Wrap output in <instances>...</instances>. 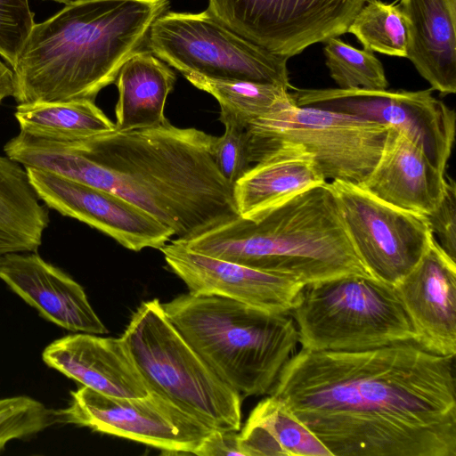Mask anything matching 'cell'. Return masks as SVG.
Returning a JSON list of instances; mask_svg holds the SVG:
<instances>
[{
  "mask_svg": "<svg viewBox=\"0 0 456 456\" xmlns=\"http://www.w3.org/2000/svg\"><path fill=\"white\" fill-rule=\"evenodd\" d=\"M324 43L325 63L338 88H387L388 82L383 65L372 52L354 48L338 37H331Z\"/></svg>",
  "mask_w": 456,
  "mask_h": 456,
  "instance_id": "28",
  "label": "cell"
},
{
  "mask_svg": "<svg viewBox=\"0 0 456 456\" xmlns=\"http://www.w3.org/2000/svg\"><path fill=\"white\" fill-rule=\"evenodd\" d=\"M169 0H75L35 23L12 67L18 104L89 100L146 48Z\"/></svg>",
  "mask_w": 456,
  "mask_h": 456,
  "instance_id": "3",
  "label": "cell"
},
{
  "mask_svg": "<svg viewBox=\"0 0 456 456\" xmlns=\"http://www.w3.org/2000/svg\"><path fill=\"white\" fill-rule=\"evenodd\" d=\"M325 183L312 153L301 144L281 142L233 184V198L239 216L253 220Z\"/></svg>",
  "mask_w": 456,
  "mask_h": 456,
  "instance_id": "20",
  "label": "cell"
},
{
  "mask_svg": "<svg viewBox=\"0 0 456 456\" xmlns=\"http://www.w3.org/2000/svg\"><path fill=\"white\" fill-rule=\"evenodd\" d=\"M289 314L308 350L359 351L415 338L395 287L370 275L305 285Z\"/></svg>",
  "mask_w": 456,
  "mask_h": 456,
  "instance_id": "6",
  "label": "cell"
},
{
  "mask_svg": "<svg viewBox=\"0 0 456 456\" xmlns=\"http://www.w3.org/2000/svg\"><path fill=\"white\" fill-rule=\"evenodd\" d=\"M56 422L53 411L27 395L0 399V452L15 439H26Z\"/></svg>",
  "mask_w": 456,
  "mask_h": 456,
  "instance_id": "29",
  "label": "cell"
},
{
  "mask_svg": "<svg viewBox=\"0 0 456 456\" xmlns=\"http://www.w3.org/2000/svg\"><path fill=\"white\" fill-rule=\"evenodd\" d=\"M0 279L47 321L72 332L106 334L83 287L35 252L0 260Z\"/></svg>",
  "mask_w": 456,
  "mask_h": 456,
  "instance_id": "17",
  "label": "cell"
},
{
  "mask_svg": "<svg viewBox=\"0 0 456 456\" xmlns=\"http://www.w3.org/2000/svg\"><path fill=\"white\" fill-rule=\"evenodd\" d=\"M223 124L224 133L214 142V159L221 175L233 185L252 162L246 129L230 121Z\"/></svg>",
  "mask_w": 456,
  "mask_h": 456,
  "instance_id": "31",
  "label": "cell"
},
{
  "mask_svg": "<svg viewBox=\"0 0 456 456\" xmlns=\"http://www.w3.org/2000/svg\"><path fill=\"white\" fill-rule=\"evenodd\" d=\"M394 287L411 322L414 341L438 354H456V261L435 237Z\"/></svg>",
  "mask_w": 456,
  "mask_h": 456,
  "instance_id": "16",
  "label": "cell"
},
{
  "mask_svg": "<svg viewBox=\"0 0 456 456\" xmlns=\"http://www.w3.org/2000/svg\"><path fill=\"white\" fill-rule=\"evenodd\" d=\"M406 57L432 90L456 93V0H399Z\"/></svg>",
  "mask_w": 456,
  "mask_h": 456,
  "instance_id": "21",
  "label": "cell"
},
{
  "mask_svg": "<svg viewBox=\"0 0 456 456\" xmlns=\"http://www.w3.org/2000/svg\"><path fill=\"white\" fill-rule=\"evenodd\" d=\"M146 48L183 76L291 86L288 58L244 38L206 10L167 11L151 25Z\"/></svg>",
  "mask_w": 456,
  "mask_h": 456,
  "instance_id": "9",
  "label": "cell"
},
{
  "mask_svg": "<svg viewBox=\"0 0 456 456\" xmlns=\"http://www.w3.org/2000/svg\"><path fill=\"white\" fill-rule=\"evenodd\" d=\"M35 23L28 0H0V56L11 68Z\"/></svg>",
  "mask_w": 456,
  "mask_h": 456,
  "instance_id": "30",
  "label": "cell"
},
{
  "mask_svg": "<svg viewBox=\"0 0 456 456\" xmlns=\"http://www.w3.org/2000/svg\"><path fill=\"white\" fill-rule=\"evenodd\" d=\"M121 338L149 389L216 429L240 430L242 396L187 343L158 298L141 303Z\"/></svg>",
  "mask_w": 456,
  "mask_h": 456,
  "instance_id": "7",
  "label": "cell"
},
{
  "mask_svg": "<svg viewBox=\"0 0 456 456\" xmlns=\"http://www.w3.org/2000/svg\"><path fill=\"white\" fill-rule=\"evenodd\" d=\"M455 355L414 340L359 351L301 348L268 395L331 456H456Z\"/></svg>",
  "mask_w": 456,
  "mask_h": 456,
  "instance_id": "1",
  "label": "cell"
},
{
  "mask_svg": "<svg viewBox=\"0 0 456 456\" xmlns=\"http://www.w3.org/2000/svg\"><path fill=\"white\" fill-rule=\"evenodd\" d=\"M364 50L406 57L407 27L403 14L395 4L369 0L347 28Z\"/></svg>",
  "mask_w": 456,
  "mask_h": 456,
  "instance_id": "27",
  "label": "cell"
},
{
  "mask_svg": "<svg viewBox=\"0 0 456 456\" xmlns=\"http://www.w3.org/2000/svg\"><path fill=\"white\" fill-rule=\"evenodd\" d=\"M388 128L355 115L295 104L254 121L246 133L252 163L279 142H295L313 154L327 182L360 185L375 167Z\"/></svg>",
  "mask_w": 456,
  "mask_h": 456,
  "instance_id": "8",
  "label": "cell"
},
{
  "mask_svg": "<svg viewBox=\"0 0 456 456\" xmlns=\"http://www.w3.org/2000/svg\"><path fill=\"white\" fill-rule=\"evenodd\" d=\"M330 184L354 248L370 274L395 286L419 263L434 238L424 215L406 211L360 185Z\"/></svg>",
  "mask_w": 456,
  "mask_h": 456,
  "instance_id": "13",
  "label": "cell"
},
{
  "mask_svg": "<svg viewBox=\"0 0 456 456\" xmlns=\"http://www.w3.org/2000/svg\"><path fill=\"white\" fill-rule=\"evenodd\" d=\"M297 106H311L355 115L394 127L423 150L445 172L455 139L456 116L432 89H303L290 86Z\"/></svg>",
  "mask_w": 456,
  "mask_h": 456,
  "instance_id": "12",
  "label": "cell"
},
{
  "mask_svg": "<svg viewBox=\"0 0 456 456\" xmlns=\"http://www.w3.org/2000/svg\"><path fill=\"white\" fill-rule=\"evenodd\" d=\"M175 79L169 66L147 48L132 55L123 64L114 82L118 91L115 128L134 130L168 121L164 110Z\"/></svg>",
  "mask_w": 456,
  "mask_h": 456,
  "instance_id": "22",
  "label": "cell"
},
{
  "mask_svg": "<svg viewBox=\"0 0 456 456\" xmlns=\"http://www.w3.org/2000/svg\"><path fill=\"white\" fill-rule=\"evenodd\" d=\"M56 422L126 438L166 453L193 454L215 431L165 395L116 397L81 386L68 406L54 411Z\"/></svg>",
  "mask_w": 456,
  "mask_h": 456,
  "instance_id": "10",
  "label": "cell"
},
{
  "mask_svg": "<svg viewBox=\"0 0 456 456\" xmlns=\"http://www.w3.org/2000/svg\"><path fill=\"white\" fill-rule=\"evenodd\" d=\"M425 216L440 247L456 261V185L452 177L446 176L442 199Z\"/></svg>",
  "mask_w": 456,
  "mask_h": 456,
  "instance_id": "32",
  "label": "cell"
},
{
  "mask_svg": "<svg viewBox=\"0 0 456 456\" xmlns=\"http://www.w3.org/2000/svg\"><path fill=\"white\" fill-rule=\"evenodd\" d=\"M190 249L282 275L301 284L370 275L348 234L329 182L256 219L240 216L188 240Z\"/></svg>",
  "mask_w": 456,
  "mask_h": 456,
  "instance_id": "4",
  "label": "cell"
},
{
  "mask_svg": "<svg viewBox=\"0 0 456 456\" xmlns=\"http://www.w3.org/2000/svg\"><path fill=\"white\" fill-rule=\"evenodd\" d=\"M13 94L14 78L12 69L0 61V103L4 98L13 96Z\"/></svg>",
  "mask_w": 456,
  "mask_h": 456,
  "instance_id": "35",
  "label": "cell"
},
{
  "mask_svg": "<svg viewBox=\"0 0 456 456\" xmlns=\"http://www.w3.org/2000/svg\"><path fill=\"white\" fill-rule=\"evenodd\" d=\"M238 441L242 456H331L284 403L271 395L252 410Z\"/></svg>",
  "mask_w": 456,
  "mask_h": 456,
  "instance_id": "23",
  "label": "cell"
},
{
  "mask_svg": "<svg viewBox=\"0 0 456 456\" xmlns=\"http://www.w3.org/2000/svg\"><path fill=\"white\" fill-rule=\"evenodd\" d=\"M42 359L67 378L106 395L143 397L150 392L122 338L77 332L50 343Z\"/></svg>",
  "mask_w": 456,
  "mask_h": 456,
  "instance_id": "18",
  "label": "cell"
},
{
  "mask_svg": "<svg viewBox=\"0 0 456 456\" xmlns=\"http://www.w3.org/2000/svg\"><path fill=\"white\" fill-rule=\"evenodd\" d=\"M445 185V172L438 169L407 135L394 127L388 128L375 167L360 184L392 206L424 216L439 203Z\"/></svg>",
  "mask_w": 456,
  "mask_h": 456,
  "instance_id": "19",
  "label": "cell"
},
{
  "mask_svg": "<svg viewBox=\"0 0 456 456\" xmlns=\"http://www.w3.org/2000/svg\"><path fill=\"white\" fill-rule=\"evenodd\" d=\"M162 307L194 351L241 396L269 394L298 344L289 314L191 293L162 303Z\"/></svg>",
  "mask_w": 456,
  "mask_h": 456,
  "instance_id": "5",
  "label": "cell"
},
{
  "mask_svg": "<svg viewBox=\"0 0 456 456\" xmlns=\"http://www.w3.org/2000/svg\"><path fill=\"white\" fill-rule=\"evenodd\" d=\"M19 252H33L22 241L0 231V260L6 255Z\"/></svg>",
  "mask_w": 456,
  "mask_h": 456,
  "instance_id": "34",
  "label": "cell"
},
{
  "mask_svg": "<svg viewBox=\"0 0 456 456\" xmlns=\"http://www.w3.org/2000/svg\"><path fill=\"white\" fill-rule=\"evenodd\" d=\"M159 250L192 295L219 296L267 312L289 314L304 288L289 277L198 253L176 239Z\"/></svg>",
  "mask_w": 456,
  "mask_h": 456,
  "instance_id": "15",
  "label": "cell"
},
{
  "mask_svg": "<svg viewBox=\"0 0 456 456\" xmlns=\"http://www.w3.org/2000/svg\"><path fill=\"white\" fill-rule=\"evenodd\" d=\"M20 131L51 139L88 137L115 129L105 113L89 100L18 104Z\"/></svg>",
  "mask_w": 456,
  "mask_h": 456,
  "instance_id": "26",
  "label": "cell"
},
{
  "mask_svg": "<svg viewBox=\"0 0 456 456\" xmlns=\"http://www.w3.org/2000/svg\"><path fill=\"white\" fill-rule=\"evenodd\" d=\"M239 431L215 430L201 444L195 455H241L239 447Z\"/></svg>",
  "mask_w": 456,
  "mask_h": 456,
  "instance_id": "33",
  "label": "cell"
},
{
  "mask_svg": "<svg viewBox=\"0 0 456 456\" xmlns=\"http://www.w3.org/2000/svg\"><path fill=\"white\" fill-rule=\"evenodd\" d=\"M50 1L57 2L60 4H68L75 0H50Z\"/></svg>",
  "mask_w": 456,
  "mask_h": 456,
  "instance_id": "36",
  "label": "cell"
},
{
  "mask_svg": "<svg viewBox=\"0 0 456 456\" xmlns=\"http://www.w3.org/2000/svg\"><path fill=\"white\" fill-rule=\"evenodd\" d=\"M25 168L46 207L97 229L127 249H160L174 236L170 228L118 195L44 170Z\"/></svg>",
  "mask_w": 456,
  "mask_h": 456,
  "instance_id": "14",
  "label": "cell"
},
{
  "mask_svg": "<svg viewBox=\"0 0 456 456\" xmlns=\"http://www.w3.org/2000/svg\"><path fill=\"white\" fill-rule=\"evenodd\" d=\"M369 0H208L206 11L225 27L290 58L347 32Z\"/></svg>",
  "mask_w": 456,
  "mask_h": 456,
  "instance_id": "11",
  "label": "cell"
},
{
  "mask_svg": "<svg viewBox=\"0 0 456 456\" xmlns=\"http://www.w3.org/2000/svg\"><path fill=\"white\" fill-rule=\"evenodd\" d=\"M26 168L0 156V231L28 245L35 252L49 224L46 206L40 203Z\"/></svg>",
  "mask_w": 456,
  "mask_h": 456,
  "instance_id": "24",
  "label": "cell"
},
{
  "mask_svg": "<svg viewBox=\"0 0 456 456\" xmlns=\"http://www.w3.org/2000/svg\"><path fill=\"white\" fill-rule=\"evenodd\" d=\"M183 77L218 102L219 120L222 123L230 121L245 129L257 119L279 113L296 104L289 89L281 85L217 80L195 74Z\"/></svg>",
  "mask_w": 456,
  "mask_h": 456,
  "instance_id": "25",
  "label": "cell"
},
{
  "mask_svg": "<svg viewBox=\"0 0 456 456\" xmlns=\"http://www.w3.org/2000/svg\"><path fill=\"white\" fill-rule=\"evenodd\" d=\"M216 136L169 121L76 139L20 131L5 155L33 167L112 192L188 240L239 216L233 185L214 159Z\"/></svg>",
  "mask_w": 456,
  "mask_h": 456,
  "instance_id": "2",
  "label": "cell"
}]
</instances>
